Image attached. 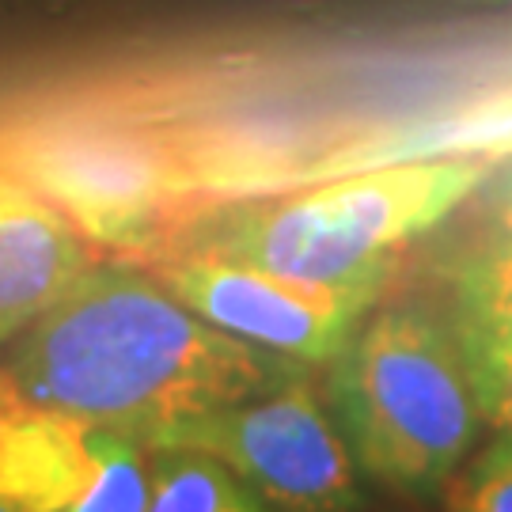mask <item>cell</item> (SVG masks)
Listing matches in <instances>:
<instances>
[{
    "instance_id": "obj_12",
    "label": "cell",
    "mask_w": 512,
    "mask_h": 512,
    "mask_svg": "<svg viewBox=\"0 0 512 512\" xmlns=\"http://www.w3.org/2000/svg\"><path fill=\"white\" fill-rule=\"evenodd\" d=\"M452 319H456L459 342L467 353L482 418L494 429H512V334L463 319V315H452Z\"/></svg>"
},
{
    "instance_id": "obj_1",
    "label": "cell",
    "mask_w": 512,
    "mask_h": 512,
    "mask_svg": "<svg viewBox=\"0 0 512 512\" xmlns=\"http://www.w3.org/2000/svg\"><path fill=\"white\" fill-rule=\"evenodd\" d=\"M16 399L156 444L179 421L308 376L311 365L258 349L190 311L129 262L88 274L4 357Z\"/></svg>"
},
{
    "instance_id": "obj_2",
    "label": "cell",
    "mask_w": 512,
    "mask_h": 512,
    "mask_svg": "<svg viewBox=\"0 0 512 512\" xmlns=\"http://www.w3.org/2000/svg\"><path fill=\"white\" fill-rule=\"evenodd\" d=\"M323 399L368 486L410 509L444 501L486 429L452 311L414 296L368 311Z\"/></svg>"
},
{
    "instance_id": "obj_11",
    "label": "cell",
    "mask_w": 512,
    "mask_h": 512,
    "mask_svg": "<svg viewBox=\"0 0 512 512\" xmlns=\"http://www.w3.org/2000/svg\"><path fill=\"white\" fill-rule=\"evenodd\" d=\"M152 456L141 440L92 425V478L61 512H148Z\"/></svg>"
},
{
    "instance_id": "obj_3",
    "label": "cell",
    "mask_w": 512,
    "mask_h": 512,
    "mask_svg": "<svg viewBox=\"0 0 512 512\" xmlns=\"http://www.w3.org/2000/svg\"><path fill=\"white\" fill-rule=\"evenodd\" d=\"M482 156H418L205 220L179 251L251 262L315 285H391L399 251L456 213L490 175Z\"/></svg>"
},
{
    "instance_id": "obj_13",
    "label": "cell",
    "mask_w": 512,
    "mask_h": 512,
    "mask_svg": "<svg viewBox=\"0 0 512 512\" xmlns=\"http://www.w3.org/2000/svg\"><path fill=\"white\" fill-rule=\"evenodd\" d=\"M448 512H512V429H497L459 467L444 494Z\"/></svg>"
},
{
    "instance_id": "obj_5",
    "label": "cell",
    "mask_w": 512,
    "mask_h": 512,
    "mask_svg": "<svg viewBox=\"0 0 512 512\" xmlns=\"http://www.w3.org/2000/svg\"><path fill=\"white\" fill-rule=\"evenodd\" d=\"M8 171L110 251L148 247L190 186L179 160L160 141L114 126L27 133L8 152Z\"/></svg>"
},
{
    "instance_id": "obj_4",
    "label": "cell",
    "mask_w": 512,
    "mask_h": 512,
    "mask_svg": "<svg viewBox=\"0 0 512 512\" xmlns=\"http://www.w3.org/2000/svg\"><path fill=\"white\" fill-rule=\"evenodd\" d=\"M148 448H194L236 471L277 512H365V475L311 372L179 421Z\"/></svg>"
},
{
    "instance_id": "obj_9",
    "label": "cell",
    "mask_w": 512,
    "mask_h": 512,
    "mask_svg": "<svg viewBox=\"0 0 512 512\" xmlns=\"http://www.w3.org/2000/svg\"><path fill=\"white\" fill-rule=\"evenodd\" d=\"M152 501L148 512H277L236 471L194 448H148Z\"/></svg>"
},
{
    "instance_id": "obj_8",
    "label": "cell",
    "mask_w": 512,
    "mask_h": 512,
    "mask_svg": "<svg viewBox=\"0 0 512 512\" xmlns=\"http://www.w3.org/2000/svg\"><path fill=\"white\" fill-rule=\"evenodd\" d=\"M92 478V425L50 406L0 403V505L61 512Z\"/></svg>"
},
{
    "instance_id": "obj_14",
    "label": "cell",
    "mask_w": 512,
    "mask_h": 512,
    "mask_svg": "<svg viewBox=\"0 0 512 512\" xmlns=\"http://www.w3.org/2000/svg\"><path fill=\"white\" fill-rule=\"evenodd\" d=\"M478 217L486 236L512 243V160L505 167H490L486 183L478 186Z\"/></svg>"
},
{
    "instance_id": "obj_7",
    "label": "cell",
    "mask_w": 512,
    "mask_h": 512,
    "mask_svg": "<svg viewBox=\"0 0 512 512\" xmlns=\"http://www.w3.org/2000/svg\"><path fill=\"white\" fill-rule=\"evenodd\" d=\"M95 262L92 239L50 198L0 171V346H12Z\"/></svg>"
},
{
    "instance_id": "obj_17",
    "label": "cell",
    "mask_w": 512,
    "mask_h": 512,
    "mask_svg": "<svg viewBox=\"0 0 512 512\" xmlns=\"http://www.w3.org/2000/svg\"><path fill=\"white\" fill-rule=\"evenodd\" d=\"M0 512H12V509H4V505H0Z\"/></svg>"
},
{
    "instance_id": "obj_6",
    "label": "cell",
    "mask_w": 512,
    "mask_h": 512,
    "mask_svg": "<svg viewBox=\"0 0 512 512\" xmlns=\"http://www.w3.org/2000/svg\"><path fill=\"white\" fill-rule=\"evenodd\" d=\"M152 274L213 327L311 368H327L387 296V285H315L209 251H175Z\"/></svg>"
},
{
    "instance_id": "obj_15",
    "label": "cell",
    "mask_w": 512,
    "mask_h": 512,
    "mask_svg": "<svg viewBox=\"0 0 512 512\" xmlns=\"http://www.w3.org/2000/svg\"><path fill=\"white\" fill-rule=\"evenodd\" d=\"M467 148H471V152H497V148H501V152L512 156V103L482 110L475 122L463 126V137H452V141H448V152L467 156Z\"/></svg>"
},
{
    "instance_id": "obj_10",
    "label": "cell",
    "mask_w": 512,
    "mask_h": 512,
    "mask_svg": "<svg viewBox=\"0 0 512 512\" xmlns=\"http://www.w3.org/2000/svg\"><path fill=\"white\" fill-rule=\"evenodd\" d=\"M444 289L452 315L512 334V243L482 236L444 262Z\"/></svg>"
},
{
    "instance_id": "obj_18",
    "label": "cell",
    "mask_w": 512,
    "mask_h": 512,
    "mask_svg": "<svg viewBox=\"0 0 512 512\" xmlns=\"http://www.w3.org/2000/svg\"><path fill=\"white\" fill-rule=\"evenodd\" d=\"M399 512H403V509H399Z\"/></svg>"
},
{
    "instance_id": "obj_16",
    "label": "cell",
    "mask_w": 512,
    "mask_h": 512,
    "mask_svg": "<svg viewBox=\"0 0 512 512\" xmlns=\"http://www.w3.org/2000/svg\"><path fill=\"white\" fill-rule=\"evenodd\" d=\"M8 399H16V391H12L8 376H4V368H0V403H8Z\"/></svg>"
}]
</instances>
